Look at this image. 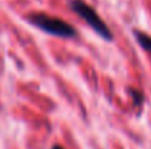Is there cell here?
Masks as SVG:
<instances>
[{"label":"cell","instance_id":"3957f363","mask_svg":"<svg viewBox=\"0 0 151 149\" xmlns=\"http://www.w3.org/2000/svg\"><path fill=\"white\" fill-rule=\"evenodd\" d=\"M134 37L135 40L138 41V44L145 50L147 53L151 54V37L148 34L142 32V31H138V29H134Z\"/></svg>","mask_w":151,"mask_h":149},{"label":"cell","instance_id":"277c9868","mask_svg":"<svg viewBox=\"0 0 151 149\" xmlns=\"http://www.w3.org/2000/svg\"><path fill=\"white\" fill-rule=\"evenodd\" d=\"M131 95L135 98V102H137L138 105H141V104H142V101H144V95H142L139 91H132V92H131Z\"/></svg>","mask_w":151,"mask_h":149},{"label":"cell","instance_id":"7a4b0ae2","mask_svg":"<svg viewBox=\"0 0 151 149\" xmlns=\"http://www.w3.org/2000/svg\"><path fill=\"white\" fill-rule=\"evenodd\" d=\"M69 7L81 19H84L87 22V25H90V28H93L94 32L97 35H100L103 40L113 41V32L110 31L107 24L101 19V16L97 13V10L93 6H90L84 0H69Z\"/></svg>","mask_w":151,"mask_h":149},{"label":"cell","instance_id":"6da1fadb","mask_svg":"<svg viewBox=\"0 0 151 149\" xmlns=\"http://www.w3.org/2000/svg\"><path fill=\"white\" fill-rule=\"evenodd\" d=\"M27 21L31 25H34L35 28H38L50 35L59 37V38H75L78 35L73 25L65 22L60 18L50 16L47 13H41V12L29 13V15H27Z\"/></svg>","mask_w":151,"mask_h":149},{"label":"cell","instance_id":"5b68a950","mask_svg":"<svg viewBox=\"0 0 151 149\" xmlns=\"http://www.w3.org/2000/svg\"><path fill=\"white\" fill-rule=\"evenodd\" d=\"M51 149H65V148H62L60 145H53V146H51Z\"/></svg>","mask_w":151,"mask_h":149}]
</instances>
